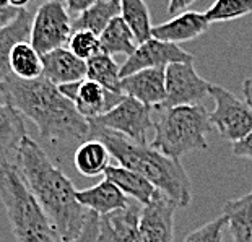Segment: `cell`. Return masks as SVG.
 Returning a JSON list of instances; mask_svg holds the SVG:
<instances>
[{
    "mask_svg": "<svg viewBox=\"0 0 252 242\" xmlns=\"http://www.w3.org/2000/svg\"><path fill=\"white\" fill-rule=\"evenodd\" d=\"M0 96L15 106L37 127L41 140L49 147L59 164L73 161L77 148L91 138L90 122L78 114L70 99L44 77L25 82L12 77L0 83Z\"/></svg>",
    "mask_w": 252,
    "mask_h": 242,
    "instance_id": "cell-1",
    "label": "cell"
},
{
    "mask_svg": "<svg viewBox=\"0 0 252 242\" xmlns=\"http://www.w3.org/2000/svg\"><path fill=\"white\" fill-rule=\"evenodd\" d=\"M17 168L37 203L54 224L61 241L68 242L78 238L88 212H83V207L78 203V190L73 187V182L52 163L33 138L26 137L21 143Z\"/></svg>",
    "mask_w": 252,
    "mask_h": 242,
    "instance_id": "cell-2",
    "label": "cell"
},
{
    "mask_svg": "<svg viewBox=\"0 0 252 242\" xmlns=\"http://www.w3.org/2000/svg\"><path fill=\"white\" fill-rule=\"evenodd\" d=\"M91 128V138L104 143L108 151L119 166L145 177L157 190L176 202L179 208H186L192 202V184L179 159H173L157 151L148 143L133 140L106 128Z\"/></svg>",
    "mask_w": 252,
    "mask_h": 242,
    "instance_id": "cell-3",
    "label": "cell"
},
{
    "mask_svg": "<svg viewBox=\"0 0 252 242\" xmlns=\"http://www.w3.org/2000/svg\"><path fill=\"white\" fill-rule=\"evenodd\" d=\"M0 198L17 242H62L17 166H0Z\"/></svg>",
    "mask_w": 252,
    "mask_h": 242,
    "instance_id": "cell-4",
    "label": "cell"
},
{
    "mask_svg": "<svg viewBox=\"0 0 252 242\" xmlns=\"http://www.w3.org/2000/svg\"><path fill=\"white\" fill-rule=\"evenodd\" d=\"M159 112L155 122V138L150 147L168 158L179 159L190 151L207 150V132L212 123L202 104L179 106L173 109H153Z\"/></svg>",
    "mask_w": 252,
    "mask_h": 242,
    "instance_id": "cell-5",
    "label": "cell"
},
{
    "mask_svg": "<svg viewBox=\"0 0 252 242\" xmlns=\"http://www.w3.org/2000/svg\"><path fill=\"white\" fill-rule=\"evenodd\" d=\"M210 96L215 101V109L208 112V121L220 135L231 143L248 137L252 132V107L217 85H212Z\"/></svg>",
    "mask_w": 252,
    "mask_h": 242,
    "instance_id": "cell-6",
    "label": "cell"
},
{
    "mask_svg": "<svg viewBox=\"0 0 252 242\" xmlns=\"http://www.w3.org/2000/svg\"><path fill=\"white\" fill-rule=\"evenodd\" d=\"M72 36V20L63 2H46L37 7L31 25L30 42L34 49L44 54L61 49Z\"/></svg>",
    "mask_w": 252,
    "mask_h": 242,
    "instance_id": "cell-7",
    "label": "cell"
},
{
    "mask_svg": "<svg viewBox=\"0 0 252 242\" xmlns=\"http://www.w3.org/2000/svg\"><path fill=\"white\" fill-rule=\"evenodd\" d=\"M152 114L153 107H148L133 98L124 96V99L116 107H112L109 112L91 121L90 127L106 128V130L121 133L137 143H147V132L150 128H155Z\"/></svg>",
    "mask_w": 252,
    "mask_h": 242,
    "instance_id": "cell-8",
    "label": "cell"
},
{
    "mask_svg": "<svg viewBox=\"0 0 252 242\" xmlns=\"http://www.w3.org/2000/svg\"><path fill=\"white\" fill-rule=\"evenodd\" d=\"M166 99L155 109H173L179 106H195L210 96L212 83L202 78L194 63H173L166 67Z\"/></svg>",
    "mask_w": 252,
    "mask_h": 242,
    "instance_id": "cell-9",
    "label": "cell"
},
{
    "mask_svg": "<svg viewBox=\"0 0 252 242\" xmlns=\"http://www.w3.org/2000/svg\"><path fill=\"white\" fill-rule=\"evenodd\" d=\"M173 63H194V56L182 51L179 46L158 39H150L137 46L135 52L121 67V77L142 72L150 68H166Z\"/></svg>",
    "mask_w": 252,
    "mask_h": 242,
    "instance_id": "cell-10",
    "label": "cell"
},
{
    "mask_svg": "<svg viewBox=\"0 0 252 242\" xmlns=\"http://www.w3.org/2000/svg\"><path fill=\"white\" fill-rule=\"evenodd\" d=\"M57 88L67 99L72 101L78 114L88 122L104 116L106 112H109L112 107H116L124 99V96L111 93V91L99 87L98 83L90 82L87 78L82 82L62 85Z\"/></svg>",
    "mask_w": 252,
    "mask_h": 242,
    "instance_id": "cell-11",
    "label": "cell"
},
{
    "mask_svg": "<svg viewBox=\"0 0 252 242\" xmlns=\"http://www.w3.org/2000/svg\"><path fill=\"white\" fill-rule=\"evenodd\" d=\"M179 207L158 190L155 198L142 208L140 234L143 242H173L174 214Z\"/></svg>",
    "mask_w": 252,
    "mask_h": 242,
    "instance_id": "cell-12",
    "label": "cell"
},
{
    "mask_svg": "<svg viewBox=\"0 0 252 242\" xmlns=\"http://www.w3.org/2000/svg\"><path fill=\"white\" fill-rule=\"evenodd\" d=\"M166 68H150L122 78V94L148 107H158L166 99Z\"/></svg>",
    "mask_w": 252,
    "mask_h": 242,
    "instance_id": "cell-13",
    "label": "cell"
},
{
    "mask_svg": "<svg viewBox=\"0 0 252 242\" xmlns=\"http://www.w3.org/2000/svg\"><path fill=\"white\" fill-rule=\"evenodd\" d=\"M140 213V207L128 203L126 208L99 216V242H143Z\"/></svg>",
    "mask_w": 252,
    "mask_h": 242,
    "instance_id": "cell-14",
    "label": "cell"
},
{
    "mask_svg": "<svg viewBox=\"0 0 252 242\" xmlns=\"http://www.w3.org/2000/svg\"><path fill=\"white\" fill-rule=\"evenodd\" d=\"M26 137L23 116L13 104L0 99V166H17L21 143Z\"/></svg>",
    "mask_w": 252,
    "mask_h": 242,
    "instance_id": "cell-15",
    "label": "cell"
},
{
    "mask_svg": "<svg viewBox=\"0 0 252 242\" xmlns=\"http://www.w3.org/2000/svg\"><path fill=\"white\" fill-rule=\"evenodd\" d=\"M210 25L212 23L207 20L205 12L187 10V12L178 15L173 20L166 21V23L153 26L152 37L178 46L179 42L192 41L195 37L202 36L203 33H207Z\"/></svg>",
    "mask_w": 252,
    "mask_h": 242,
    "instance_id": "cell-16",
    "label": "cell"
},
{
    "mask_svg": "<svg viewBox=\"0 0 252 242\" xmlns=\"http://www.w3.org/2000/svg\"><path fill=\"white\" fill-rule=\"evenodd\" d=\"M42 77L56 87L82 82L87 78V62L61 47L42 56Z\"/></svg>",
    "mask_w": 252,
    "mask_h": 242,
    "instance_id": "cell-17",
    "label": "cell"
},
{
    "mask_svg": "<svg viewBox=\"0 0 252 242\" xmlns=\"http://www.w3.org/2000/svg\"><path fill=\"white\" fill-rule=\"evenodd\" d=\"M31 25H33V15L28 8H20L12 23L0 30V83H5L13 77L8 65V57L13 47L20 42H30Z\"/></svg>",
    "mask_w": 252,
    "mask_h": 242,
    "instance_id": "cell-18",
    "label": "cell"
},
{
    "mask_svg": "<svg viewBox=\"0 0 252 242\" xmlns=\"http://www.w3.org/2000/svg\"><path fill=\"white\" fill-rule=\"evenodd\" d=\"M77 200L80 205L87 207L88 212H93L98 216L114 213L128 205V198L108 179H103L90 189L78 190Z\"/></svg>",
    "mask_w": 252,
    "mask_h": 242,
    "instance_id": "cell-19",
    "label": "cell"
},
{
    "mask_svg": "<svg viewBox=\"0 0 252 242\" xmlns=\"http://www.w3.org/2000/svg\"><path fill=\"white\" fill-rule=\"evenodd\" d=\"M104 179L111 181L124 195H130L133 200H137L140 205H148L158 193L157 187L142 177L140 174L133 173L130 169H126L122 166H112L104 171Z\"/></svg>",
    "mask_w": 252,
    "mask_h": 242,
    "instance_id": "cell-20",
    "label": "cell"
},
{
    "mask_svg": "<svg viewBox=\"0 0 252 242\" xmlns=\"http://www.w3.org/2000/svg\"><path fill=\"white\" fill-rule=\"evenodd\" d=\"M223 216L234 242H252V192L228 200L223 207Z\"/></svg>",
    "mask_w": 252,
    "mask_h": 242,
    "instance_id": "cell-21",
    "label": "cell"
},
{
    "mask_svg": "<svg viewBox=\"0 0 252 242\" xmlns=\"http://www.w3.org/2000/svg\"><path fill=\"white\" fill-rule=\"evenodd\" d=\"M116 17H121V2H117V0H96L87 12L72 21V33L90 31V33L99 36Z\"/></svg>",
    "mask_w": 252,
    "mask_h": 242,
    "instance_id": "cell-22",
    "label": "cell"
},
{
    "mask_svg": "<svg viewBox=\"0 0 252 242\" xmlns=\"http://www.w3.org/2000/svg\"><path fill=\"white\" fill-rule=\"evenodd\" d=\"M109 159L111 153L104 143L96 138H90L77 148L72 163L82 176L93 177L104 174V171L109 168Z\"/></svg>",
    "mask_w": 252,
    "mask_h": 242,
    "instance_id": "cell-23",
    "label": "cell"
},
{
    "mask_svg": "<svg viewBox=\"0 0 252 242\" xmlns=\"http://www.w3.org/2000/svg\"><path fill=\"white\" fill-rule=\"evenodd\" d=\"M99 44L101 52L108 54L111 57L117 56V54L130 57L138 46L122 17H116L106 26V30L99 34Z\"/></svg>",
    "mask_w": 252,
    "mask_h": 242,
    "instance_id": "cell-24",
    "label": "cell"
},
{
    "mask_svg": "<svg viewBox=\"0 0 252 242\" xmlns=\"http://www.w3.org/2000/svg\"><path fill=\"white\" fill-rule=\"evenodd\" d=\"M8 65L12 75L18 80L33 82L42 77V56L31 46V42H20L13 47Z\"/></svg>",
    "mask_w": 252,
    "mask_h": 242,
    "instance_id": "cell-25",
    "label": "cell"
},
{
    "mask_svg": "<svg viewBox=\"0 0 252 242\" xmlns=\"http://www.w3.org/2000/svg\"><path fill=\"white\" fill-rule=\"evenodd\" d=\"M87 80L98 83L111 93L124 96L121 90V67L108 54L99 52L87 62Z\"/></svg>",
    "mask_w": 252,
    "mask_h": 242,
    "instance_id": "cell-26",
    "label": "cell"
},
{
    "mask_svg": "<svg viewBox=\"0 0 252 242\" xmlns=\"http://www.w3.org/2000/svg\"><path fill=\"white\" fill-rule=\"evenodd\" d=\"M121 17L126 21L128 30L132 31L138 46L153 39V25L152 18H150V10L145 2H142V0H122Z\"/></svg>",
    "mask_w": 252,
    "mask_h": 242,
    "instance_id": "cell-27",
    "label": "cell"
},
{
    "mask_svg": "<svg viewBox=\"0 0 252 242\" xmlns=\"http://www.w3.org/2000/svg\"><path fill=\"white\" fill-rule=\"evenodd\" d=\"M252 13V0H218L205 12L210 23L231 21Z\"/></svg>",
    "mask_w": 252,
    "mask_h": 242,
    "instance_id": "cell-28",
    "label": "cell"
},
{
    "mask_svg": "<svg viewBox=\"0 0 252 242\" xmlns=\"http://www.w3.org/2000/svg\"><path fill=\"white\" fill-rule=\"evenodd\" d=\"M68 51L78 59L88 62L90 59L101 52L99 36L90 33V31H75L68 41Z\"/></svg>",
    "mask_w": 252,
    "mask_h": 242,
    "instance_id": "cell-29",
    "label": "cell"
},
{
    "mask_svg": "<svg viewBox=\"0 0 252 242\" xmlns=\"http://www.w3.org/2000/svg\"><path fill=\"white\" fill-rule=\"evenodd\" d=\"M224 228H228V221L221 214V216L215 218L213 221H208L198 229L192 231L184 239V242H223Z\"/></svg>",
    "mask_w": 252,
    "mask_h": 242,
    "instance_id": "cell-30",
    "label": "cell"
},
{
    "mask_svg": "<svg viewBox=\"0 0 252 242\" xmlns=\"http://www.w3.org/2000/svg\"><path fill=\"white\" fill-rule=\"evenodd\" d=\"M68 242H99V216L93 212L87 213L85 218L82 233L78 234V238Z\"/></svg>",
    "mask_w": 252,
    "mask_h": 242,
    "instance_id": "cell-31",
    "label": "cell"
},
{
    "mask_svg": "<svg viewBox=\"0 0 252 242\" xmlns=\"http://www.w3.org/2000/svg\"><path fill=\"white\" fill-rule=\"evenodd\" d=\"M231 153L236 158H246V159H252V132L248 137H244L239 142L233 143Z\"/></svg>",
    "mask_w": 252,
    "mask_h": 242,
    "instance_id": "cell-32",
    "label": "cell"
},
{
    "mask_svg": "<svg viewBox=\"0 0 252 242\" xmlns=\"http://www.w3.org/2000/svg\"><path fill=\"white\" fill-rule=\"evenodd\" d=\"M93 3H94V0H67V2H63L67 13L70 15V17H73V20L87 12Z\"/></svg>",
    "mask_w": 252,
    "mask_h": 242,
    "instance_id": "cell-33",
    "label": "cell"
},
{
    "mask_svg": "<svg viewBox=\"0 0 252 242\" xmlns=\"http://www.w3.org/2000/svg\"><path fill=\"white\" fill-rule=\"evenodd\" d=\"M18 12H20V8H15L12 5L7 8H0V30H3L5 26L12 23V21L17 18Z\"/></svg>",
    "mask_w": 252,
    "mask_h": 242,
    "instance_id": "cell-34",
    "label": "cell"
},
{
    "mask_svg": "<svg viewBox=\"0 0 252 242\" xmlns=\"http://www.w3.org/2000/svg\"><path fill=\"white\" fill-rule=\"evenodd\" d=\"M194 3V0H173V2L169 3V7H168V10H169V13H173V15H176V13H184V12H187V7H190V5Z\"/></svg>",
    "mask_w": 252,
    "mask_h": 242,
    "instance_id": "cell-35",
    "label": "cell"
},
{
    "mask_svg": "<svg viewBox=\"0 0 252 242\" xmlns=\"http://www.w3.org/2000/svg\"><path fill=\"white\" fill-rule=\"evenodd\" d=\"M243 91H244V96H246V103H248L252 107V77L244 80Z\"/></svg>",
    "mask_w": 252,
    "mask_h": 242,
    "instance_id": "cell-36",
    "label": "cell"
}]
</instances>
